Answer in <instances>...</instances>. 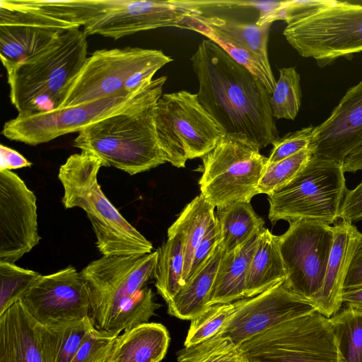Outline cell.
Returning a JSON list of instances; mask_svg holds the SVG:
<instances>
[{"instance_id": "obj_23", "label": "cell", "mask_w": 362, "mask_h": 362, "mask_svg": "<svg viewBox=\"0 0 362 362\" xmlns=\"http://www.w3.org/2000/svg\"><path fill=\"white\" fill-rule=\"evenodd\" d=\"M261 233L234 250L223 252L211 291L209 306L245 298L247 272Z\"/></svg>"}, {"instance_id": "obj_19", "label": "cell", "mask_w": 362, "mask_h": 362, "mask_svg": "<svg viewBox=\"0 0 362 362\" xmlns=\"http://www.w3.org/2000/svg\"><path fill=\"white\" fill-rule=\"evenodd\" d=\"M362 145V80L348 89L329 117L315 127L308 148L312 156L343 165Z\"/></svg>"}, {"instance_id": "obj_34", "label": "cell", "mask_w": 362, "mask_h": 362, "mask_svg": "<svg viewBox=\"0 0 362 362\" xmlns=\"http://www.w3.org/2000/svg\"><path fill=\"white\" fill-rule=\"evenodd\" d=\"M329 319L344 362H362V314L345 308Z\"/></svg>"}, {"instance_id": "obj_14", "label": "cell", "mask_w": 362, "mask_h": 362, "mask_svg": "<svg viewBox=\"0 0 362 362\" xmlns=\"http://www.w3.org/2000/svg\"><path fill=\"white\" fill-rule=\"evenodd\" d=\"M207 1L115 0L103 13L83 27L86 35L114 40L138 32L165 27L180 28L188 18L202 15Z\"/></svg>"}, {"instance_id": "obj_36", "label": "cell", "mask_w": 362, "mask_h": 362, "mask_svg": "<svg viewBox=\"0 0 362 362\" xmlns=\"http://www.w3.org/2000/svg\"><path fill=\"white\" fill-rule=\"evenodd\" d=\"M235 309V302L208 306L191 320L184 346L196 345L218 334L233 316Z\"/></svg>"}, {"instance_id": "obj_38", "label": "cell", "mask_w": 362, "mask_h": 362, "mask_svg": "<svg viewBox=\"0 0 362 362\" xmlns=\"http://www.w3.org/2000/svg\"><path fill=\"white\" fill-rule=\"evenodd\" d=\"M41 275L15 263L0 261V315L21 300Z\"/></svg>"}, {"instance_id": "obj_39", "label": "cell", "mask_w": 362, "mask_h": 362, "mask_svg": "<svg viewBox=\"0 0 362 362\" xmlns=\"http://www.w3.org/2000/svg\"><path fill=\"white\" fill-rule=\"evenodd\" d=\"M312 156L308 148L277 163L267 165L259 181V194L270 195L286 185L303 168Z\"/></svg>"}, {"instance_id": "obj_31", "label": "cell", "mask_w": 362, "mask_h": 362, "mask_svg": "<svg viewBox=\"0 0 362 362\" xmlns=\"http://www.w3.org/2000/svg\"><path fill=\"white\" fill-rule=\"evenodd\" d=\"M195 16H197L187 18L180 28L199 33L206 37V39L216 43L234 61L243 66L259 78L272 95L276 81L274 78L271 66L267 65L257 55L203 25L196 19Z\"/></svg>"}, {"instance_id": "obj_27", "label": "cell", "mask_w": 362, "mask_h": 362, "mask_svg": "<svg viewBox=\"0 0 362 362\" xmlns=\"http://www.w3.org/2000/svg\"><path fill=\"white\" fill-rule=\"evenodd\" d=\"M93 327L90 317L51 326L37 323L43 362H71Z\"/></svg>"}, {"instance_id": "obj_41", "label": "cell", "mask_w": 362, "mask_h": 362, "mask_svg": "<svg viewBox=\"0 0 362 362\" xmlns=\"http://www.w3.org/2000/svg\"><path fill=\"white\" fill-rule=\"evenodd\" d=\"M315 128L313 125H309L289 132L274 141L272 144V149L267 165L277 163L308 148L312 141Z\"/></svg>"}, {"instance_id": "obj_5", "label": "cell", "mask_w": 362, "mask_h": 362, "mask_svg": "<svg viewBox=\"0 0 362 362\" xmlns=\"http://www.w3.org/2000/svg\"><path fill=\"white\" fill-rule=\"evenodd\" d=\"M153 104L136 106L105 117L78 132L73 146L130 175L166 163L158 144Z\"/></svg>"}, {"instance_id": "obj_40", "label": "cell", "mask_w": 362, "mask_h": 362, "mask_svg": "<svg viewBox=\"0 0 362 362\" xmlns=\"http://www.w3.org/2000/svg\"><path fill=\"white\" fill-rule=\"evenodd\" d=\"M118 336L93 327L71 362H107Z\"/></svg>"}, {"instance_id": "obj_26", "label": "cell", "mask_w": 362, "mask_h": 362, "mask_svg": "<svg viewBox=\"0 0 362 362\" xmlns=\"http://www.w3.org/2000/svg\"><path fill=\"white\" fill-rule=\"evenodd\" d=\"M214 206L200 194L182 211L168 233L180 235L184 245V285L187 281L194 252L211 223L216 219Z\"/></svg>"}, {"instance_id": "obj_22", "label": "cell", "mask_w": 362, "mask_h": 362, "mask_svg": "<svg viewBox=\"0 0 362 362\" xmlns=\"http://www.w3.org/2000/svg\"><path fill=\"white\" fill-rule=\"evenodd\" d=\"M170 336L160 323L136 325L116 339L107 362H160L168 348Z\"/></svg>"}, {"instance_id": "obj_33", "label": "cell", "mask_w": 362, "mask_h": 362, "mask_svg": "<svg viewBox=\"0 0 362 362\" xmlns=\"http://www.w3.org/2000/svg\"><path fill=\"white\" fill-rule=\"evenodd\" d=\"M300 76L295 67L279 69V77L271 95L274 119L294 120L301 105Z\"/></svg>"}, {"instance_id": "obj_12", "label": "cell", "mask_w": 362, "mask_h": 362, "mask_svg": "<svg viewBox=\"0 0 362 362\" xmlns=\"http://www.w3.org/2000/svg\"><path fill=\"white\" fill-rule=\"evenodd\" d=\"M158 251L143 255L103 256L90 262L80 274L90 299V317L105 331L125 303L154 277Z\"/></svg>"}, {"instance_id": "obj_4", "label": "cell", "mask_w": 362, "mask_h": 362, "mask_svg": "<svg viewBox=\"0 0 362 362\" xmlns=\"http://www.w3.org/2000/svg\"><path fill=\"white\" fill-rule=\"evenodd\" d=\"M102 166L86 152L71 155L59 170L66 209L78 207L87 214L103 256L143 255L152 252V243L128 222L103 193L98 181Z\"/></svg>"}, {"instance_id": "obj_35", "label": "cell", "mask_w": 362, "mask_h": 362, "mask_svg": "<svg viewBox=\"0 0 362 362\" xmlns=\"http://www.w3.org/2000/svg\"><path fill=\"white\" fill-rule=\"evenodd\" d=\"M161 306L154 299L152 290L145 286L133 298L124 303L106 327L105 331L119 335L136 325L148 322Z\"/></svg>"}, {"instance_id": "obj_10", "label": "cell", "mask_w": 362, "mask_h": 362, "mask_svg": "<svg viewBox=\"0 0 362 362\" xmlns=\"http://www.w3.org/2000/svg\"><path fill=\"white\" fill-rule=\"evenodd\" d=\"M154 120L164 158L177 168L205 156L225 134L197 94L185 90L163 94L154 105Z\"/></svg>"}, {"instance_id": "obj_3", "label": "cell", "mask_w": 362, "mask_h": 362, "mask_svg": "<svg viewBox=\"0 0 362 362\" xmlns=\"http://www.w3.org/2000/svg\"><path fill=\"white\" fill-rule=\"evenodd\" d=\"M79 28L66 30L43 50L6 70L10 101L18 114L61 107L88 58L87 35Z\"/></svg>"}, {"instance_id": "obj_2", "label": "cell", "mask_w": 362, "mask_h": 362, "mask_svg": "<svg viewBox=\"0 0 362 362\" xmlns=\"http://www.w3.org/2000/svg\"><path fill=\"white\" fill-rule=\"evenodd\" d=\"M277 20L286 23L283 35L288 44L320 68L362 52V0L279 1L260 14L257 24Z\"/></svg>"}, {"instance_id": "obj_46", "label": "cell", "mask_w": 362, "mask_h": 362, "mask_svg": "<svg viewBox=\"0 0 362 362\" xmlns=\"http://www.w3.org/2000/svg\"><path fill=\"white\" fill-rule=\"evenodd\" d=\"M342 305L353 311L362 314V288L347 292L341 296Z\"/></svg>"}, {"instance_id": "obj_30", "label": "cell", "mask_w": 362, "mask_h": 362, "mask_svg": "<svg viewBox=\"0 0 362 362\" xmlns=\"http://www.w3.org/2000/svg\"><path fill=\"white\" fill-rule=\"evenodd\" d=\"M195 18L203 25L257 55L267 65L270 66L267 45L271 24H247L202 15Z\"/></svg>"}, {"instance_id": "obj_17", "label": "cell", "mask_w": 362, "mask_h": 362, "mask_svg": "<svg viewBox=\"0 0 362 362\" xmlns=\"http://www.w3.org/2000/svg\"><path fill=\"white\" fill-rule=\"evenodd\" d=\"M235 302V312L216 336L236 346L288 320L317 311L312 303L290 291L284 281L251 298Z\"/></svg>"}, {"instance_id": "obj_37", "label": "cell", "mask_w": 362, "mask_h": 362, "mask_svg": "<svg viewBox=\"0 0 362 362\" xmlns=\"http://www.w3.org/2000/svg\"><path fill=\"white\" fill-rule=\"evenodd\" d=\"M178 362H248L230 340L216 335L177 353Z\"/></svg>"}, {"instance_id": "obj_32", "label": "cell", "mask_w": 362, "mask_h": 362, "mask_svg": "<svg viewBox=\"0 0 362 362\" xmlns=\"http://www.w3.org/2000/svg\"><path fill=\"white\" fill-rule=\"evenodd\" d=\"M42 13L76 27L86 26L111 6L115 0H25Z\"/></svg>"}, {"instance_id": "obj_44", "label": "cell", "mask_w": 362, "mask_h": 362, "mask_svg": "<svg viewBox=\"0 0 362 362\" xmlns=\"http://www.w3.org/2000/svg\"><path fill=\"white\" fill-rule=\"evenodd\" d=\"M362 288V236L352 257L344 283L343 293Z\"/></svg>"}, {"instance_id": "obj_25", "label": "cell", "mask_w": 362, "mask_h": 362, "mask_svg": "<svg viewBox=\"0 0 362 362\" xmlns=\"http://www.w3.org/2000/svg\"><path fill=\"white\" fill-rule=\"evenodd\" d=\"M286 278V271L279 249V236L264 228L249 267L245 298L257 296Z\"/></svg>"}, {"instance_id": "obj_42", "label": "cell", "mask_w": 362, "mask_h": 362, "mask_svg": "<svg viewBox=\"0 0 362 362\" xmlns=\"http://www.w3.org/2000/svg\"><path fill=\"white\" fill-rule=\"evenodd\" d=\"M219 243L220 231L216 218L194 252L187 280L204 264Z\"/></svg>"}, {"instance_id": "obj_29", "label": "cell", "mask_w": 362, "mask_h": 362, "mask_svg": "<svg viewBox=\"0 0 362 362\" xmlns=\"http://www.w3.org/2000/svg\"><path fill=\"white\" fill-rule=\"evenodd\" d=\"M154 274L158 293L168 304L184 286V245L182 237L168 233V240L157 250Z\"/></svg>"}, {"instance_id": "obj_15", "label": "cell", "mask_w": 362, "mask_h": 362, "mask_svg": "<svg viewBox=\"0 0 362 362\" xmlns=\"http://www.w3.org/2000/svg\"><path fill=\"white\" fill-rule=\"evenodd\" d=\"M73 28L76 26L42 13L25 0H1L0 57L4 69L43 50Z\"/></svg>"}, {"instance_id": "obj_1", "label": "cell", "mask_w": 362, "mask_h": 362, "mask_svg": "<svg viewBox=\"0 0 362 362\" xmlns=\"http://www.w3.org/2000/svg\"><path fill=\"white\" fill-rule=\"evenodd\" d=\"M190 61L199 101L225 134H243L259 149L279 138L271 94L259 78L209 39Z\"/></svg>"}, {"instance_id": "obj_45", "label": "cell", "mask_w": 362, "mask_h": 362, "mask_svg": "<svg viewBox=\"0 0 362 362\" xmlns=\"http://www.w3.org/2000/svg\"><path fill=\"white\" fill-rule=\"evenodd\" d=\"M32 165L31 162L17 151L4 144L0 145V170L28 168Z\"/></svg>"}, {"instance_id": "obj_7", "label": "cell", "mask_w": 362, "mask_h": 362, "mask_svg": "<svg viewBox=\"0 0 362 362\" xmlns=\"http://www.w3.org/2000/svg\"><path fill=\"white\" fill-rule=\"evenodd\" d=\"M165 76L133 92H124L80 105L30 114H18L5 122L1 134L30 146L47 143L105 117L145 104L156 103L163 95Z\"/></svg>"}, {"instance_id": "obj_18", "label": "cell", "mask_w": 362, "mask_h": 362, "mask_svg": "<svg viewBox=\"0 0 362 362\" xmlns=\"http://www.w3.org/2000/svg\"><path fill=\"white\" fill-rule=\"evenodd\" d=\"M41 240L36 197L11 170H0V261L15 263Z\"/></svg>"}, {"instance_id": "obj_43", "label": "cell", "mask_w": 362, "mask_h": 362, "mask_svg": "<svg viewBox=\"0 0 362 362\" xmlns=\"http://www.w3.org/2000/svg\"><path fill=\"white\" fill-rule=\"evenodd\" d=\"M339 218L351 223L362 220V182L347 191L340 208Z\"/></svg>"}, {"instance_id": "obj_13", "label": "cell", "mask_w": 362, "mask_h": 362, "mask_svg": "<svg viewBox=\"0 0 362 362\" xmlns=\"http://www.w3.org/2000/svg\"><path fill=\"white\" fill-rule=\"evenodd\" d=\"M334 237L333 226L311 220L291 222L279 236L286 271L284 284L313 305L322 288Z\"/></svg>"}, {"instance_id": "obj_9", "label": "cell", "mask_w": 362, "mask_h": 362, "mask_svg": "<svg viewBox=\"0 0 362 362\" xmlns=\"http://www.w3.org/2000/svg\"><path fill=\"white\" fill-rule=\"evenodd\" d=\"M243 134H225L202 157L201 194L218 209L238 202L250 203L259 194V181L268 158Z\"/></svg>"}, {"instance_id": "obj_8", "label": "cell", "mask_w": 362, "mask_h": 362, "mask_svg": "<svg viewBox=\"0 0 362 362\" xmlns=\"http://www.w3.org/2000/svg\"><path fill=\"white\" fill-rule=\"evenodd\" d=\"M342 164L311 156L291 181L268 195L272 223L280 220L334 223L348 191Z\"/></svg>"}, {"instance_id": "obj_16", "label": "cell", "mask_w": 362, "mask_h": 362, "mask_svg": "<svg viewBox=\"0 0 362 362\" xmlns=\"http://www.w3.org/2000/svg\"><path fill=\"white\" fill-rule=\"evenodd\" d=\"M20 301L35 320L44 326L90 317L87 288L80 272L71 266L41 275Z\"/></svg>"}, {"instance_id": "obj_21", "label": "cell", "mask_w": 362, "mask_h": 362, "mask_svg": "<svg viewBox=\"0 0 362 362\" xmlns=\"http://www.w3.org/2000/svg\"><path fill=\"white\" fill-rule=\"evenodd\" d=\"M0 362H43L37 322L20 300L0 315Z\"/></svg>"}, {"instance_id": "obj_24", "label": "cell", "mask_w": 362, "mask_h": 362, "mask_svg": "<svg viewBox=\"0 0 362 362\" xmlns=\"http://www.w3.org/2000/svg\"><path fill=\"white\" fill-rule=\"evenodd\" d=\"M223 252L218 244L204 264L168 303V313L170 315L191 320L209 306L211 291Z\"/></svg>"}, {"instance_id": "obj_20", "label": "cell", "mask_w": 362, "mask_h": 362, "mask_svg": "<svg viewBox=\"0 0 362 362\" xmlns=\"http://www.w3.org/2000/svg\"><path fill=\"white\" fill-rule=\"evenodd\" d=\"M334 237L321 292L314 302L317 311L329 318L342 305L346 274L362 236L351 223L341 220L334 226Z\"/></svg>"}, {"instance_id": "obj_11", "label": "cell", "mask_w": 362, "mask_h": 362, "mask_svg": "<svg viewBox=\"0 0 362 362\" xmlns=\"http://www.w3.org/2000/svg\"><path fill=\"white\" fill-rule=\"evenodd\" d=\"M238 347L248 362H344L330 319L317 311L274 326Z\"/></svg>"}, {"instance_id": "obj_28", "label": "cell", "mask_w": 362, "mask_h": 362, "mask_svg": "<svg viewBox=\"0 0 362 362\" xmlns=\"http://www.w3.org/2000/svg\"><path fill=\"white\" fill-rule=\"evenodd\" d=\"M216 218L220 231L219 244L224 252L244 244L265 228L264 219L247 202L234 203L219 209Z\"/></svg>"}, {"instance_id": "obj_6", "label": "cell", "mask_w": 362, "mask_h": 362, "mask_svg": "<svg viewBox=\"0 0 362 362\" xmlns=\"http://www.w3.org/2000/svg\"><path fill=\"white\" fill-rule=\"evenodd\" d=\"M173 60L158 49L126 47L96 50L72 81L60 108L135 91L151 83L155 74Z\"/></svg>"}, {"instance_id": "obj_47", "label": "cell", "mask_w": 362, "mask_h": 362, "mask_svg": "<svg viewBox=\"0 0 362 362\" xmlns=\"http://www.w3.org/2000/svg\"><path fill=\"white\" fill-rule=\"evenodd\" d=\"M342 165L344 172L355 173L362 170V145L345 158Z\"/></svg>"}]
</instances>
